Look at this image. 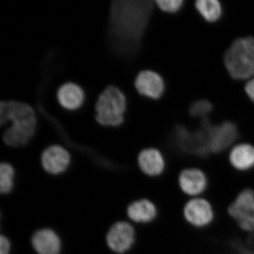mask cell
I'll list each match as a JSON object with an SVG mask.
<instances>
[{
	"label": "cell",
	"mask_w": 254,
	"mask_h": 254,
	"mask_svg": "<svg viewBox=\"0 0 254 254\" xmlns=\"http://www.w3.org/2000/svg\"><path fill=\"white\" fill-rule=\"evenodd\" d=\"M32 245L38 254H59L61 250L59 237L50 229L37 231L32 238Z\"/></svg>",
	"instance_id": "15"
},
{
	"label": "cell",
	"mask_w": 254,
	"mask_h": 254,
	"mask_svg": "<svg viewBox=\"0 0 254 254\" xmlns=\"http://www.w3.org/2000/svg\"><path fill=\"white\" fill-rule=\"evenodd\" d=\"M14 170L9 163H3L0 165V191L8 193L11 191L14 181Z\"/></svg>",
	"instance_id": "20"
},
{
	"label": "cell",
	"mask_w": 254,
	"mask_h": 254,
	"mask_svg": "<svg viewBox=\"0 0 254 254\" xmlns=\"http://www.w3.org/2000/svg\"><path fill=\"white\" fill-rule=\"evenodd\" d=\"M69 153L60 145H51L43 152L41 163L43 168L51 175H60L64 173L69 165Z\"/></svg>",
	"instance_id": "12"
},
{
	"label": "cell",
	"mask_w": 254,
	"mask_h": 254,
	"mask_svg": "<svg viewBox=\"0 0 254 254\" xmlns=\"http://www.w3.org/2000/svg\"><path fill=\"white\" fill-rule=\"evenodd\" d=\"M200 129L194 131L182 125L175 128V145L182 153L198 158H205L210 154L206 135L200 123Z\"/></svg>",
	"instance_id": "8"
},
{
	"label": "cell",
	"mask_w": 254,
	"mask_h": 254,
	"mask_svg": "<svg viewBox=\"0 0 254 254\" xmlns=\"http://www.w3.org/2000/svg\"><path fill=\"white\" fill-rule=\"evenodd\" d=\"M227 213L240 230L254 232V190L245 188L240 190L227 207Z\"/></svg>",
	"instance_id": "6"
},
{
	"label": "cell",
	"mask_w": 254,
	"mask_h": 254,
	"mask_svg": "<svg viewBox=\"0 0 254 254\" xmlns=\"http://www.w3.org/2000/svg\"><path fill=\"white\" fill-rule=\"evenodd\" d=\"M244 91L247 98L254 103V77L247 81L244 87Z\"/></svg>",
	"instance_id": "22"
},
{
	"label": "cell",
	"mask_w": 254,
	"mask_h": 254,
	"mask_svg": "<svg viewBox=\"0 0 254 254\" xmlns=\"http://www.w3.org/2000/svg\"><path fill=\"white\" fill-rule=\"evenodd\" d=\"M11 123L5 129L3 141L11 147L27 145L34 136L37 120L33 108L26 103L17 101H2L0 104L1 127Z\"/></svg>",
	"instance_id": "2"
},
{
	"label": "cell",
	"mask_w": 254,
	"mask_h": 254,
	"mask_svg": "<svg viewBox=\"0 0 254 254\" xmlns=\"http://www.w3.org/2000/svg\"><path fill=\"white\" fill-rule=\"evenodd\" d=\"M135 230L129 223L118 222L110 229L106 240L110 250L124 254L131 248L135 242Z\"/></svg>",
	"instance_id": "10"
},
{
	"label": "cell",
	"mask_w": 254,
	"mask_h": 254,
	"mask_svg": "<svg viewBox=\"0 0 254 254\" xmlns=\"http://www.w3.org/2000/svg\"><path fill=\"white\" fill-rule=\"evenodd\" d=\"M224 66L230 77L236 81L254 77V37L235 38L225 50Z\"/></svg>",
	"instance_id": "3"
},
{
	"label": "cell",
	"mask_w": 254,
	"mask_h": 254,
	"mask_svg": "<svg viewBox=\"0 0 254 254\" xmlns=\"http://www.w3.org/2000/svg\"><path fill=\"white\" fill-rule=\"evenodd\" d=\"M153 7L149 1H113L110 11L112 32L122 49L136 48Z\"/></svg>",
	"instance_id": "1"
},
{
	"label": "cell",
	"mask_w": 254,
	"mask_h": 254,
	"mask_svg": "<svg viewBox=\"0 0 254 254\" xmlns=\"http://www.w3.org/2000/svg\"><path fill=\"white\" fill-rule=\"evenodd\" d=\"M182 216L190 227L197 230L208 228L215 220V208L205 197L190 198L182 208Z\"/></svg>",
	"instance_id": "7"
},
{
	"label": "cell",
	"mask_w": 254,
	"mask_h": 254,
	"mask_svg": "<svg viewBox=\"0 0 254 254\" xmlns=\"http://www.w3.org/2000/svg\"><path fill=\"white\" fill-rule=\"evenodd\" d=\"M194 8L206 22L214 23L222 17L223 8L218 0H197Z\"/></svg>",
	"instance_id": "18"
},
{
	"label": "cell",
	"mask_w": 254,
	"mask_h": 254,
	"mask_svg": "<svg viewBox=\"0 0 254 254\" xmlns=\"http://www.w3.org/2000/svg\"><path fill=\"white\" fill-rule=\"evenodd\" d=\"M209 177L204 170L196 167L182 170L177 176L179 189L190 198L203 196L208 190Z\"/></svg>",
	"instance_id": "9"
},
{
	"label": "cell",
	"mask_w": 254,
	"mask_h": 254,
	"mask_svg": "<svg viewBox=\"0 0 254 254\" xmlns=\"http://www.w3.org/2000/svg\"><path fill=\"white\" fill-rule=\"evenodd\" d=\"M157 6L163 12L169 14H176L184 7L183 0H156Z\"/></svg>",
	"instance_id": "21"
},
{
	"label": "cell",
	"mask_w": 254,
	"mask_h": 254,
	"mask_svg": "<svg viewBox=\"0 0 254 254\" xmlns=\"http://www.w3.org/2000/svg\"><path fill=\"white\" fill-rule=\"evenodd\" d=\"M200 125L206 135L209 151L213 154H220L231 148L240 137V129L233 122L213 125L208 118L200 120Z\"/></svg>",
	"instance_id": "5"
},
{
	"label": "cell",
	"mask_w": 254,
	"mask_h": 254,
	"mask_svg": "<svg viewBox=\"0 0 254 254\" xmlns=\"http://www.w3.org/2000/svg\"><path fill=\"white\" fill-rule=\"evenodd\" d=\"M126 98L118 87L109 86L102 92L95 105V119L105 127H118L125 120Z\"/></svg>",
	"instance_id": "4"
},
{
	"label": "cell",
	"mask_w": 254,
	"mask_h": 254,
	"mask_svg": "<svg viewBox=\"0 0 254 254\" xmlns=\"http://www.w3.org/2000/svg\"><path fill=\"white\" fill-rule=\"evenodd\" d=\"M140 170L147 176L158 177L165 173L166 160L160 150L148 148L142 150L138 156Z\"/></svg>",
	"instance_id": "14"
},
{
	"label": "cell",
	"mask_w": 254,
	"mask_h": 254,
	"mask_svg": "<svg viewBox=\"0 0 254 254\" xmlns=\"http://www.w3.org/2000/svg\"><path fill=\"white\" fill-rule=\"evenodd\" d=\"M127 215L133 221L138 223H149L156 219L158 208L153 201L147 198L136 200L128 205Z\"/></svg>",
	"instance_id": "16"
},
{
	"label": "cell",
	"mask_w": 254,
	"mask_h": 254,
	"mask_svg": "<svg viewBox=\"0 0 254 254\" xmlns=\"http://www.w3.org/2000/svg\"><path fill=\"white\" fill-rule=\"evenodd\" d=\"M135 88L140 95L152 100H158L165 91L164 78L153 70H143L138 73Z\"/></svg>",
	"instance_id": "11"
},
{
	"label": "cell",
	"mask_w": 254,
	"mask_h": 254,
	"mask_svg": "<svg viewBox=\"0 0 254 254\" xmlns=\"http://www.w3.org/2000/svg\"><path fill=\"white\" fill-rule=\"evenodd\" d=\"M11 245L6 237L1 235L0 237V254H9Z\"/></svg>",
	"instance_id": "23"
},
{
	"label": "cell",
	"mask_w": 254,
	"mask_h": 254,
	"mask_svg": "<svg viewBox=\"0 0 254 254\" xmlns=\"http://www.w3.org/2000/svg\"><path fill=\"white\" fill-rule=\"evenodd\" d=\"M84 93L81 87L73 83H67L60 86L58 91V100L65 109H78L84 101Z\"/></svg>",
	"instance_id": "17"
},
{
	"label": "cell",
	"mask_w": 254,
	"mask_h": 254,
	"mask_svg": "<svg viewBox=\"0 0 254 254\" xmlns=\"http://www.w3.org/2000/svg\"><path fill=\"white\" fill-rule=\"evenodd\" d=\"M229 164L240 173H248L254 169V145L241 142L234 145L228 153Z\"/></svg>",
	"instance_id": "13"
},
{
	"label": "cell",
	"mask_w": 254,
	"mask_h": 254,
	"mask_svg": "<svg viewBox=\"0 0 254 254\" xmlns=\"http://www.w3.org/2000/svg\"><path fill=\"white\" fill-rule=\"evenodd\" d=\"M213 105L210 100L199 99L192 102L189 108V114L193 119L204 120L208 118L209 115L213 113Z\"/></svg>",
	"instance_id": "19"
}]
</instances>
